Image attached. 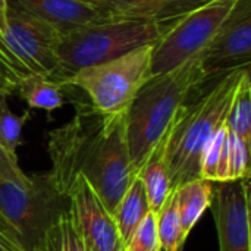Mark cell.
I'll list each match as a JSON object with an SVG mask.
<instances>
[{"label": "cell", "mask_w": 251, "mask_h": 251, "mask_svg": "<svg viewBox=\"0 0 251 251\" xmlns=\"http://www.w3.org/2000/svg\"><path fill=\"white\" fill-rule=\"evenodd\" d=\"M126 113L103 115L90 103L78 101L72 119L49 132V174L65 196L75 178L82 175L106 207L115 210L135 176L126 138Z\"/></svg>", "instance_id": "1"}, {"label": "cell", "mask_w": 251, "mask_h": 251, "mask_svg": "<svg viewBox=\"0 0 251 251\" xmlns=\"http://www.w3.org/2000/svg\"><path fill=\"white\" fill-rule=\"evenodd\" d=\"M250 65L219 72L200 85L181 107L162 144L172 188L200 178L203 151L228 121L234 99Z\"/></svg>", "instance_id": "2"}, {"label": "cell", "mask_w": 251, "mask_h": 251, "mask_svg": "<svg viewBox=\"0 0 251 251\" xmlns=\"http://www.w3.org/2000/svg\"><path fill=\"white\" fill-rule=\"evenodd\" d=\"M207 78L200 53L168 72L151 75L141 87L126 113V138L135 174L163 144L181 107Z\"/></svg>", "instance_id": "3"}, {"label": "cell", "mask_w": 251, "mask_h": 251, "mask_svg": "<svg viewBox=\"0 0 251 251\" xmlns=\"http://www.w3.org/2000/svg\"><path fill=\"white\" fill-rule=\"evenodd\" d=\"M174 21L101 16L60 38L57 69L50 78L63 87L66 79L84 68L112 60L138 47L154 44Z\"/></svg>", "instance_id": "4"}, {"label": "cell", "mask_w": 251, "mask_h": 251, "mask_svg": "<svg viewBox=\"0 0 251 251\" xmlns=\"http://www.w3.org/2000/svg\"><path fill=\"white\" fill-rule=\"evenodd\" d=\"M69 207V199L49 172L25 182L0 181V219L26 251H37L49 228Z\"/></svg>", "instance_id": "5"}, {"label": "cell", "mask_w": 251, "mask_h": 251, "mask_svg": "<svg viewBox=\"0 0 251 251\" xmlns=\"http://www.w3.org/2000/svg\"><path fill=\"white\" fill-rule=\"evenodd\" d=\"M153 44L138 47L112 60L84 68L65 81L63 87H78L90 104L103 115L128 112L141 87L151 76Z\"/></svg>", "instance_id": "6"}, {"label": "cell", "mask_w": 251, "mask_h": 251, "mask_svg": "<svg viewBox=\"0 0 251 251\" xmlns=\"http://www.w3.org/2000/svg\"><path fill=\"white\" fill-rule=\"evenodd\" d=\"M238 0H210L176 18L153 44L151 75L168 72L203 53Z\"/></svg>", "instance_id": "7"}, {"label": "cell", "mask_w": 251, "mask_h": 251, "mask_svg": "<svg viewBox=\"0 0 251 251\" xmlns=\"http://www.w3.org/2000/svg\"><path fill=\"white\" fill-rule=\"evenodd\" d=\"M6 40L12 53L31 74L51 76L57 69L60 34L49 24L22 10L12 0L7 3Z\"/></svg>", "instance_id": "8"}, {"label": "cell", "mask_w": 251, "mask_h": 251, "mask_svg": "<svg viewBox=\"0 0 251 251\" xmlns=\"http://www.w3.org/2000/svg\"><path fill=\"white\" fill-rule=\"evenodd\" d=\"M210 209L219 251H251L250 178L213 182Z\"/></svg>", "instance_id": "9"}, {"label": "cell", "mask_w": 251, "mask_h": 251, "mask_svg": "<svg viewBox=\"0 0 251 251\" xmlns=\"http://www.w3.org/2000/svg\"><path fill=\"white\" fill-rule=\"evenodd\" d=\"M66 196L75 224L90 251H124L125 244L112 212L82 175L75 178Z\"/></svg>", "instance_id": "10"}, {"label": "cell", "mask_w": 251, "mask_h": 251, "mask_svg": "<svg viewBox=\"0 0 251 251\" xmlns=\"http://www.w3.org/2000/svg\"><path fill=\"white\" fill-rule=\"evenodd\" d=\"M251 60V0H238L212 43L203 51V66L209 76Z\"/></svg>", "instance_id": "11"}, {"label": "cell", "mask_w": 251, "mask_h": 251, "mask_svg": "<svg viewBox=\"0 0 251 251\" xmlns=\"http://www.w3.org/2000/svg\"><path fill=\"white\" fill-rule=\"evenodd\" d=\"M22 10L49 24L60 37L101 18L84 0H12Z\"/></svg>", "instance_id": "12"}, {"label": "cell", "mask_w": 251, "mask_h": 251, "mask_svg": "<svg viewBox=\"0 0 251 251\" xmlns=\"http://www.w3.org/2000/svg\"><path fill=\"white\" fill-rule=\"evenodd\" d=\"M106 18H153L174 21L204 0H84Z\"/></svg>", "instance_id": "13"}, {"label": "cell", "mask_w": 251, "mask_h": 251, "mask_svg": "<svg viewBox=\"0 0 251 251\" xmlns=\"http://www.w3.org/2000/svg\"><path fill=\"white\" fill-rule=\"evenodd\" d=\"M174 193L182 234L188 238L190 232L201 219L204 212L210 209L213 182L206 181L203 178H197L176 187Z\"/></svg>", "instance_id": "14"}, {"label": "cell", "mask_w": 251, "mask_h": 251, "mask_svg": "<svg viewBox=\"0 0 251 251\" xmlns=\"http://www.w3.org/2000/svg\"><path fill=\"white\" fill-rule=\"evenodd\" d=\"M149 212H151V209L144 184L141 178L135 175L129 187L126 188L125 194L118 201L115 210L112 212L124 244L128 243V240L131 238V235Z\"/></svg>", "instance_id": "15"}, {"label": "cell", "mask_w": 251, "mask_h": 251, "mask_svg": "<svg viewBox=\"0 0 251 251\" xmlns=\"http://www.w3.org/2000/svg\"><path fill=\"white\" fill-rule=\"evenodd\" d=\"M62 88L57 81L41 74H29L16 82V91L28 107L46 110L49 115L63 106Z\"/></svg>", "instance_id": "16"}, {"label": "cell", "mask_w": 251, "mask_h": 251, "mask_svg": "<svg viewBox=\"0 0 251 251\" xmlns=\"http://www.w3.org/2000/svg\"><path fill=\"white\" fill-rule=\"evenodd\" d=\"M141 178L151 212L157 213L160 207L168 200L169 194L174 191L171 178L163 160L162 146L151 154V157L144 163V166L135 174Z\"/></svg>", "instance_id": "17"}, {"label": "cell", "mask_w": 251, "mask_h": 251, "mask_svg": "<svg viewBox=\"0 0 251 251\" xmlns=\"http://www.w3.org/2000/svg\"><path fill=\"white\" fill-rule=\"evenodd\" d=\"M37 251H90L69 207L49 228Z\"/></svg>", "instance_id": "18"}, {"label": "cell", "mask_w": 251, "mask_h": 251, "mask_svg": "<svg viewBox=\"0 0 251 251\" xmlns=\"http://www.w3.org/2000/svg\"><path fill=\"white\" fill-rule=\"evenodd\" d=\"M156 216H157V234H159L162 251H176L184 247L187 237L182 234L174 191L169 194L168 200L156 213Z\"/></svg>", "instance_id": "19"}, {"label": "cell", "mask_w": 251, "mask_h": 251, "mask_svg": "<svg viewBox=\"0 0 251 251\" xmlns=\"http://www.w3.org/2000/svg\"><path fill=\"white\" fill-rule=\"evenodd\" d=\"M228 126L231 132L246 143H251V79L250 72L244 75L234 99Z\"/></svg>", "instance_id": "20"}, {"label": "cell", "mask_w": 251, "mask_h": 251, "mask_svg": "<svg viewBox=\"0 0 251 251\" xmlns=\"http://www.w3.org/2000/svg\"><path fill=\"white\" fill-rule=\"evenodd\" d=\"M29 118V110H25L22 115H16L9 109L6 100L0 101V143L10 153L18 154L16 150L24 143L22 129Z\"/></svg>", "instance_id": "21"}, {"label": "cell", "mask_w": 251, "mask_h": 251, "mask_svg": "<svg viewBox=\"0 0 251 251\" xmlns=\"http://www.w3.org/2000/svg\"><path fill=\"white\" fill-rule=\"evenodd\" d=\"M124 251H162L157 234V216L154 212H149L140 222Z\"/></svg>", "instance_id": "22"}, {"label": "cell", "mask_w": 251, "mask_h": 251, "mask_svg": "<svg viewBox=\"0 0 251 251\" xmlns=\"http://www.w3.org/2000/svg\"><path fill=\"white\" fill-rule=\"evenodd\" d=\"M229 126H228V121L216 131V134L210 138V141L207 143L203 156H201V163H200V178L210 181V182H216V174H218V165H219V159H221V151H222V146L224 141L228 135Z\"/></svg>", "instance_id": "23"}, {"label": "cell", "mask_w": 251, "mask_h": 251, "mask_svg": "<svg viewBox=\"0 0 251 251\" xmlns=\"http://www.w3.org/2000/svg\"><path fill=\"white\" fill-rule=\"evenodd\" d=\"M250 178V144L231 132L229 181Z\"/></svg>", "instance_id": "24"}, {"label": "cell", "mask_w": 251, "mask_h": 251, "mask_svg": "<svg viewBox=\"0 0 251 251\" xmlns=\"http://www.w3.org/2000/svg\"><path fill=\"white\" fill-rule=\"evenodd\" d=\"M0 72L15 82H18L19 79L31 74L26 69V66L22 62H19L18 57L12 53L1 32H0Z\"/></svg>", "instance_id": "25"}, {"label": "cell", "mask_w": 251, "mask_h": 251, "mask_svg": "<svg viewBox=\"0 0 251 251\" xmlns=\"http://www.w3.org/2000/svg\"><path fill=\"white\" fill-rule=\"evenodd\" d=\"M29 175H26L18 162V154L10 153L0 143V181L25 182Z\"/></svg>", "instance_id": "26"}, {"label": "cell", "mask_w": 251, "mask_h": 251, "mask_svg": "<svg viewBox=\"0 0 251 251\" xmlns=\"http://www.w3.org/2000/svg\"><path fill=\"white\" fill-rule=\"evenodd\" d=\"M0 251H26L6 226V224L0 219Z\"/></svg>", "instance_id": "27"}, {"label": "cell", "mask_w": 251, "mask_h": 251, "mask_svg": "<svg viewBox=\"0 0 251 251\" xmlns=\"http://www.w3.org/2000/svg\"><path fill=\"white\" fill-rule=\"evenodd\" d=\"M15 91H16V82L0 72V101L6 100Z\"/></svg>", "instance_id": "28"}, {"label": "cell", "mask_w": 251, "mask_h": 251, "mask_svg": "<svg viewBox=\"0 0 251 251\" xmlns=\"http://www.w3.org/2000/svg\"><path fill=\"white\" fill-rule=\"evenodd\" d=\"M7 3H9V0H0V32L4 38H6V32H7V25H6Z\"/></svg>", "instance_id": "29"}, {"label": "cell", "mask_w": 251, "mask_h": 251, "mask_svg": "<svg viewBox=\"0 0 251 251\" xmlns=\"http://www.w3.org/2000/svg\"><path fill=\"white\" fill-rule=\"evenodd\" d=\"M176 251H184V247H181V249H179V250H176Z\"/></svg>", "instance_id": "30"}, {"label": "cell", "mask_w": 251, "mask_h": 251, "mask_svg": "<svg viewBox=\"0 0 251 251\" xmlns=\"http://www.w3.org/2000/svg\"><path fill=\"white\" fill-rule=\"evenodd\" d=\"M204 1H210V0H204Z\"/></svg>", "instance_id": "31"}]
</instances>
